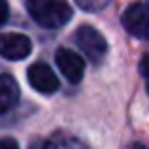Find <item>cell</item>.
Segmentation results:
<instances>
[{
  "label": "cell",
  "mask_w": 149,
  "mask_h": 149,
  "mask_svg": "<svg viewBox=\"0 0 149 149\" xmlns=\"http://www.w3.org/2000/svg\"><path fill=\"white\" fill-rule=\"evenodd\" d=\"M26 10L34 21L45 29L64 26L72 19V8L62 0H30L26 2Z\"/></svg>",
  "instance_id": "1"
},
{
  "label": "cell",
  "mask_w": 149,
  "mask_h": 149,
  "mask_svg": "<svg viewBox=\"0 0 149 149\" xmlns=\"http://www.w3.org/2000/svg\"><path fill=\"white\" fill-rule=\"evenodd\" d=\"M76 44L79 45V49L91 58L93 62H98L102 57L108 51V44H106V38L102 36L95 26L83 25L77 29L76 32Z\"/></svg>",
  "instance_id": "2"
},
{
  "label": "cell",
  "mask_w": 149,
  "mask_h": 149,
  "mask_svg": "<svg viewBox=\"0 0 149 149\" xmlns=\"http://www.w3.org/2000/svg\"><path fill=\"white\" fill-rule=\"evenodd\" d=\"M30 51H32V42L29 36L19 32L0 34V57L8 61H21L29 57Z\"/></svg>",
  "instance_id": "3"
},
{
  "label": "cell",
  "mask_w": 149,
  "mask_h": 149,
  "mask_svg": "<svg viewBox=\"0 0 149 149\" xmlns=\"http://www.w3.org/2000/svg\"><path fill=\"white\" fill-rule=\"evenodd\" d=\"M26 79L32 85V89H36L42 95H53L58 89L61 81L55 76V72L49 68L45 62H34L26 70Z\"/></svg>",
  "instance_id": "4"
},
{
  "label": "cell",
  "mask_w": 149,
  "mask_h": 149,
  "mask_svg": "<svg viewBox=\"0 0 149 149\" xmlns=\"http://www.w3.org/2000/svg\"><path fill=\"white\" fill-rule=\"evenodd\" d=\"M55 62H57L61 74L70 81V83H79L85 74V61L72 49L61 47L55 53Z\"/></svg>",
  "instance_id": "5"
},
{
  "label": "cell",
  "mask_w": 149,
  "mask_h": 149,
  "mask_svg": "<svg viewBox=\"0 0 149 149\" xmlns=\"http://www.w3.org/2000/svg\"><path fill=\"white\" fill-rule=\"evenodd\" d=\"M123 26L132 36L146 40L147 38V4L138 2L128 6L123 13Z\"/></svg>",
  "instance_id": "6"
},
{
  "label": "cell",
  "mask_w": 149,
  "mask_h": 149,
  "mask_svg": "<svg viewBox=\"0 0 149 149\" xmlns=\"http://www.w3.org/2000/svg\"><path fill=\"white\" fill-rule=\"evenodd\" d=\"M19 85L10 74H0V113H6L17 104Z\"/></svg>",
  "instance_id": "7"
},
{
  "label": "cell",
  "mask_w": 149,
  "mask_h": 149,
  "mask_svg": "<svg viewBox=\"0 0 149 149\" xmlns=\"http://www.w3.org/2000/svg\"><path fill=\"white\" fill-rule=\"evenodd\" d=\"M44 149H87L85 143L76 136L68 134H55L53 138H49L45 142Z\"/></svg>",
  "instance_id": "8"
},
{
  "label": "cell",
  "mask_w": 149,
  "mask_h": 149,
  "mask_svg": "<svg viewBox=\"0 0 149 149\" xmlns=\"http://www.w3.org/2000/svg\"><path fill=\"white\" fill-rule=\"evenodd\" d=\"M77 6L81 10H89V11H96V10H104L108 6V2H85V0H77Z\"/></svg>",
  "instance_id": "9"
},
{
  "label": "cell",
  "mask_w": 149,
  "mask_h": 149,
  "mask_svg": "<svg viewBox=\"0 0 149 149\" xmlns=\"http://www.w3.org/2000/svg\"><path fill=\"white\" fill-rule=\"evenodd\" d=\"M0 149H19V143L13 138H0Z\"/></svg>",
  "instance_id": "10"
},
{
  "label": "cell",
  "mask_w": 149,
  "mask_h": 149,
  "mask_svg": "<svg viewBox=\"0 0 149 149\" xmlns=\"http://www.w3.org/2000/svg\"><path fill=\"white\" fill-rule=\"evenodd\" d=\"M8 15H10V8H8V4L4 0H0V26L8 21Z\"/></svg>",
  "instance_id": "11"
},
{
  "label": "cell",
  "mask_w": 149,
  "mask_h": 149,
  "mask_svg": "<svg viewBox=\"0 0 149 149\" xmlns=\"http://www.w3.org/2000/svg\"><path fill=\"white\" fill-rule=\"evenodd\" d=\"M130 149H146V147H143V146H142V143H134V146H132Z\"/></svg>",
  "instance_id": "12"
}]
</instances>
